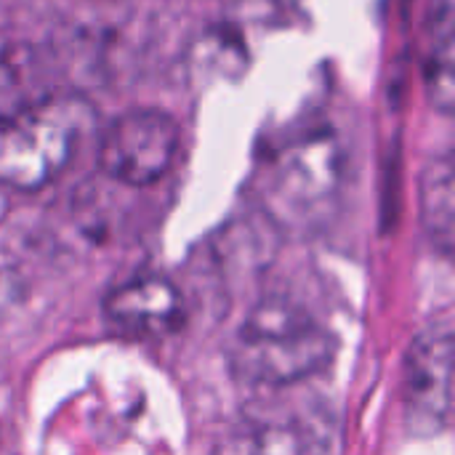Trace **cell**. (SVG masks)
<instances>
[{"mask_svg": "<svg viewBox=\"0 0 455 455\" xmlns=\"http://www.w3.org/2000/svg\"><path fill=\"white\" fill-rule=\"evenodd\" d=\"M336 341L307 309L269 299L251 309L232 341V368L253 387H291L320 373Z\"/></svg>", "mask_w": 455, "mask_h": 455, "instance_id": "1", "label": "cell"}, {"mask_svg": "<svg viewBox=\"0 0 455 455\" xmlns=\"http://www.w3.org/2000/svg\"><path fill=\"white\" fill-rule=\"evenodd\" d=\"M91 120V104L75 93L45 96L0 115V184L19 192L51 184L69 165Z\"/></svg>", "mask_w": 455, "mask_h": 455, "instance_id": "2", "label": "cell"}, {"mask_svg": "<svg viewBox=\"0 0 455 455\" xmlns=\"http://www.w3.org/2000/svg\"><path fill=\"white\" fill-rule=\"evenodd\" d=\"M179 152L176 120L155 107L123 112L104 131L99 144L101 171L128 187H149L160 181Z\"/></svg>", "mask_w": 455, "mask_h": 455, "instance_id": "3", "label": "cell"}, {"mask_svg": "<svg viewBox=\"0 0 455 455\" xmlns=\"http://www.w3.org/2000/svg\"><path fill=\"white\" fill-rule=\"evenodd\" d=\"M453 411V331L429 325L408 349L403 368V413L419 437L448 429Z\"/></svg>", "mask_w": 455, "mask_h": 455, "instance_id": "4", "label": "cell"}, {"mask_svg": "<svg viewBox=\"0 0 455 455\" xmlns=\"http://www.w3.org/2000/svg\"><path fill=\"white\" fill-rule=\"evenodd\" d=\"M339 176L341 155L331 136H315L283 149L267 179L269 213L283 221L307 219L336 195Z\"/></svg>", "mask_w": 455, "mask_h": 455, "instance_id": "5", "label": "cell"}, {"mask_svg": "<svg viewBox=\"0 0 455 455\" xmlns=\"http://www.w3.org/2000/svg\"><path fill=\"white\" fill-rule=\"evenodd\" d=\"M104 315L120 333L157 339L181 325L184 299L171 280L160 275H141L109 291Z\"/></svg>", "mask_w": 455, "mask_h": 455, "instance_id": "6", "label": "cell"}, {"mask_svg": "<svg viewBox=\"0 0 455 455\" xmlns=\"http://www.w3.org/2000/svg\"><path fill=\"white\" fill-rule=\"evenodd\" d=\"M455 53H453V8L451 0H435L427 19L424 48V85L429 104L440 112H451L455 101Z\"/></svg>", "mask_w": 455, "mask_h": 455, "instance_id": "7", "label": "cell"}, {"mask_svg": "<svg viewBox=\"0 0 455 455\" xmlns=\"http://www.w3.org/2000/svg\"><path fill=\"white\" fill-rule=\"evenodd\" d=\"M419 187L424 229L429 240L448 256L453 251L455 227V173L451 155L429 160L421 171Z\"/></svg>", "mask_w": 455, "mask_h": 455, "instance_id": "8", "label": "cell"}, {"mask_svg": "<svg viewBox=\"0 0 455 455\" xmlns=\"http://www.w3.org/2000/svg\"><path fill=\"white\" fill-rule=\"evenodd\" d=\"M219 455H301V440L277 424H251L232 432Z\"/></svg>", "mask_w": 455, "mask_h": 455, "instance_id": "9", "label": "cell"}]
</instances>
